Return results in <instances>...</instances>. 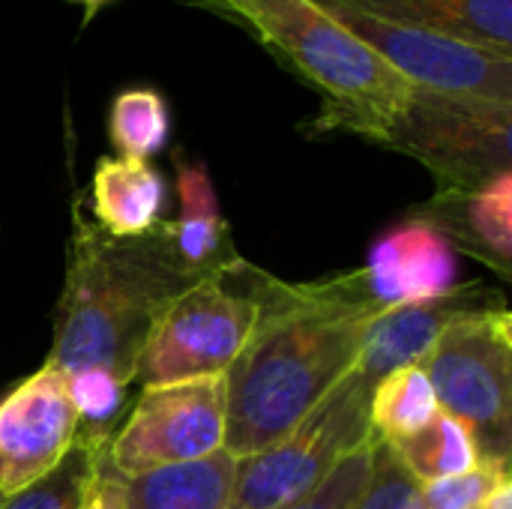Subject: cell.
<instances>
[{"label": "cell", "mask_w": 512, "mask_h": 509, "mask_svg": "<svg viewBox=\"0 0 512 509\" xmlns=\"http://www.w3.org/2000/svg\"><path fill=\"white\" fill-rule=\"evenodd\" d=\"M489 306H504V297L486 288L483 282L456 285L435 300L390 306L369 324L354 369L369 387H375L384 375L402 366L423 363V357L450 321Z\"/></svg>", "instance_id": "11"}, {"label": "cell", "mask_w": 512, "mask_h": 509, "mask_svg": "<svg viewBox=\"0 0 512 509\" xmlns=\"http://www.w3.org/2000/svg\"><path fill=\"white\" fill-rule=\"evenodd\" d=\"M372 459H375V438L360 450H354L351 456H345L309 495L279 509H348L369 483Z\"/></svg>", "instance_id": "24"}, {"label": "cell", "mask_w": 512, "mask_h": 509, "mask_svg": "<svg viewBox=\"0 0 512 509\" xmlns=\"http://www.w3.org/2000/svg\"><path fill=\"white\" fill-rule=\"evenodd\" d=\"M387 447L420 486L465 474L480 462V450L468 426L444 411H438L435 420L420 432L390 441Z\"/></svg>", "instance_id": "18"}, {"label": "cell", "mask_w": 512, "mask_h": 509, "mask_svg": "<svg viewBox=\"0 0 512 509\" xmlns=\"http://www.w3.org/2000/svg\"><path fill=\"white\" fill-rule=\"evenodd\" d=\"M510 477V462L480 459L471 471L423 486L426 509H480L492 489Z\"/></svg>", "instance_id": "25"}, {"label": "cell", "mask_w": 512, "mask_h": 509, "mask_svg": "<svg viewBox=\"0 0 512 509\" xmlns=\"http://www.w3.org/2000/svg\"><path fill=\"white\" fill-rule=\"evenodd\" d=\"M165 180L150 162L102 156L93 171V222L120 240L144 237L162 222Z\"/></svg>", "instance_id": "16"}, {"label": "cell", "mask_w": 512, "mask_h": 509, "mask_svg": "<svg viewBox=\"0 0 512 509\" xmlns=\"http://www.w3.org/2000/svg\"><path fill=\"white\" fill-rule=\"evenodd\" d=\"M381 147L417 159L438 192H468L512 171V105L414 87Z\"/></svg>", "instance_id": "5"}, {"label": "cell", "mask_w": 512, "mask_h": 509, "mask_svg": "<svg viewBox=\"0 0 512 509\" xmlns=\"http://www.w3.org/2000/svg\"><path fill=\"white\" fill-rule=\"evenodd\" d=\"M102 462V447H90L75 438L72 450L45 477L12 495H0V509H81Z\"/></svg>", "instance_id": "21"}, {"label": "cell", "mask_w": 512, "mask_h": 509, "mask_svg": "<svg viewBox=\"0 0 512 509\" xmlns=\"http://www.w3.org/2000/svg\"><path fill=\"white\" fill-rule=\"evenodd\" d=\"M363 273L384 309L423 303L456 288V252L429 222L408 216L372 243Z\"/></svg>", "instance_id": "12"}, {"label": "cell", "mask_w": 512, "mask_h": 509, "mask_svg": "<svg viewBox=\"0 0 512 509\" xmlns=\"http://www.w3.org/2000/svg\"><path fill=\"white\" fill-rule=\"evenodd\" d=\"M381 21L447 33L512 57V0H318Z\"/></svg>", "instance_id": "15"}, {"label": "cell", "mask_w": 512, "mask_h": 509, "mask_svg": "<svg viewBox=\"0 0 512 509\" xmlns=\"http://www.w3.org/2000/svg\"><path fill=\"white\" fill-rule=\"evenodd\" d=\"M255 324L225 372V453L240 459L282 441L357 363L384 312L363 267L315 282H282L240 261Z\"/></svg>", "instance_id": "1"}, {"label": "cell", "mask_w": 512, "mask_h": 509, "mask_svg": "<svg viewBox=\"0 0 512 509\" xmlns=\"http://www.w3.org/2000/svg\"><path fill=\"white\" fill-rule=\"evenodd\" d=\"M255 324V297L234 291L228 276L186 288L153 324L135 360L132 384L156 387L225 375Z\"/></svg>", "instance_id": "7"}, {"label": "cell", "mask_w": 512, "mask_h": 509, "mask_svg": "<svg viewBox=\"0 0 512 509\" xmlns=\"http://www.w3.org/2000/svg\"><path fill=\"white\" fill-rule=\"evenodd\" d=\"M444 414L468 426L480 459L512 453V315L489 306L450 321L420 363Z\"/></svg>", "instance_id": "4"}, {"label": "cell", "mask_w": 512, "mask_h": 509, "mask_svg": "<svg viewBox=\"0 0 512 509\" xmlns=\"http://www.w3.org/2000/svg\"><path fill=\"white\" fill-rule=\"evenodd\" d=\"M480 509H512V480H501L495 489H492V495L480 504Z\"/></svg>", "instance_id": "27"}, {"label": "cell", "mask_w": 512, "mask_h": 509, "mask_svg": "<svg viewBox=\"0 0 512 509\" xmlns=\"http://www.w3.org/2000/svg\"><path fill=\"white\" fill-rule=\"evenodd\" d=\"M372 387L351 369L282 441L240 459L228 509H279L309 495L345 456L369 444Z\"/></svg>", "instance_id": "6"}, {"label": "cell", "mask_w": 512, "mask_h": 509, "mask_svg": "<svg viewBox=\"0 0 512 509\" xmlns=\"http://www.w3.org/2000/svg\"><path fill=\"white\" fill-rule=\"evenodd\" d=\"M195 282L201 279L180 267L162 222L144 237L120 240L84 216L75 201L54 342L45 363L63 375L102 369L129 387L156 318Z\"/></svg>", "instance_id": "2"}, {"label": "cell", "mask_w": 512, "mask_h": 509, "mask_svg": "<svg viewBox=\"0 0 512 509\" xmlns=\"http://www.w3.org/2000/svg\"><path fill=\"white\" fill-rule=\"evenodd\" d=\"M348 509H426L423 486L399 465L390 447L375 438L369 483Z\"/></svg>", "instance_id": "23"}, {"label": "cell", "mask_w": 512, "mask_h": 509, "mask_svg": "<svg viewBox=\"0 0 512 509\" xmlns=\"http://www.w3.org/2000/svg\"><path fill=\"white\" fill-rule=\"evenodd\" d=\"M324 9H330L366 48H372L411 87L480 96L512 105V57L507 54L480 48L447 33L381 21L342 6Z\"/></svg>", "instance_id": "9"}, {"label": "cell", "mask_w": 512, "mask_h": 509, "mask_svg": "<svg viewBox=\"0 0 512 509\" xmlns=\"http://www.w3.org/2000/svg\"><path fill=\"white\" fill-rule=\"evenodd\" d=\"M252 33L285 69L321 96L315 132H348L381 144L411 84L366 48L318 0H180Z\"/></svg>", "instance_id": "3"}, {"label": "cell", "mask_w": 512, "mask_h": 509, "mask_svg": "<svg viewBox=\"0 0 512 509\" xmlns=\"http://www.w3.org/2000/svg\"><path fill=\"white\" fill-rule=\"evenodd\" d=\"M438 411L441 405L420 363L384 375L369 393V426L372 435L384 444L420 432L435 420Z\"/></svg>", "instance_id": "19"}, {"label": "cell", "mask_w": 512, "mask_h": 509, "mask_svg": "<svg viewBox=\"0 0 512 509\" xmlns=\"http://www.w3.org/2000/svg\"><path fill=\"white\" fill-rule=\"evenodd\" d=\"M225 375L141 387L108 441L105 462L123 477L189 465L225 450Z\"/></svg>", "instance_id": "8"}, {"label": "cell", "mask_w": 512, "mask_h": 509, "mask_svg": "<svg viewBox=\"0 0 512 509\" xmlns=\"http://www.w3.org/2000/svg\"><path fill=\"white\" fill-rule=\"evenodd\" d=\"M171 135V111L159 90L129 87L114 96L108 111V138L120 159L147 162Z\"/></svg>", "instance_id": "20"}, {"label": "cell", "mask_w": 512, "mask_h": 509, "mask_svg": "<svg viewBox=\"0 0 512 509\" xmlns=\"http://www.w3.org/2000/svg\"><path fill=\"white\" fill-rule=\"evenodd\" d=\"M81 509H126V480L108 462H102Z\"/></svg>", "instance_id": "26"}, {"label": "cell", "mask_w": 512, "mask_h": 509, "mask_svg": "<svg viewBox=\"0 0 512 509\" xmlns=\"http://www.w3.org/2000/svg\"><path fill=\"white\" fill-rule=\"evenodd\" d=\"M237 459L219 450L210 459L159 468L126 480V509H228Z\"/></svg>", "instance_id": "17"}, {"label": "cell", "mask_w": 512, "mask_h": 509, "mask_svg": "<svg viewBox=\"0 0 512 509\" xmlns=\"http://www.w3.org/2000/svg\"><path fill=\"white\" fill-rule=\"evenodd\" d=\"M411 216L429 222L453 252H465L501 279L512 267V171L468 192H438Z\"/></svg>", "instance_id": "13"}, {"label": "cell", "mask_w": 512, "mask_h": 509, "mask_svg": "<svg viewBox=\"0 0 512 509\" xmlns=\"http://www.w3.org/2000/svg\"><path fill=\"white\" fill-rule=\"evenodd\" d=\"M69 3H78V6L84 9V21H81V24L87 27V24H90V21H93V18L102 12L108 3H114V0H69Z\"/></svg>", "instance_id": "28"}, {"label": "cell", "mask_w": 512, "mask_h": 509, "mask_svg": "<svg viewBox=\"0 0 512 509\" xmlns=\"http://www.w3.org/2000/svg\"><path fill=\"white\" fill-rule=\"evenodd\" d=\"M177 219H162L168 243L186 273L195 279L228 276L243 258L234 252L228 222L219 213L216 189L204 162H177Z\"/></svg>", "instance_id": "14"}, {"label": "cell", "mask_w": 512, "mask_h": 509, "mask_svg": "<svg viewBox=\"0 0 512 509\" xmlns=\"http://www.w3.org/2000/svg\"><path fill=\"white\" fill-rule=\"evenodd\" d=\"M72 405L78 411V441L108 450L111 435L123 420L126 384L102 369H81L66 375Z\"/></svg>", "instance_id": "22"}, {"label": "cell", "mask_w": 512, "mask_h": 509, "mask_svg": "<svg viewBox=\"0 0 512 509\" xmlns=\"http://www.w3.org/2000/svg\"><path fill=\"white\" fill-rule=\"evenodd\" d=\"M75 438L78 411L66 375L45 363L0 399V495L45 477Z\"/></svg>", "instance_id": "10"}]
</instances>
